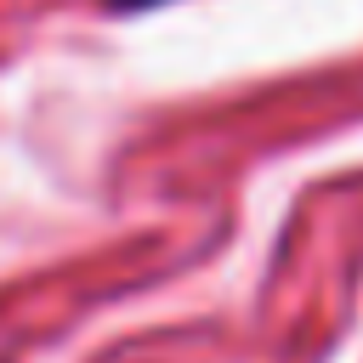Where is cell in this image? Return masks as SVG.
<instances>
[{
    "label": "cell",
    "instance_id": "cell-1",
    "mask_svg": "<svg viewBox=\"0 0 363 363\" xmlns=\"http://www.w3.org/2000/svg\"><path fill=\"white\" fill-rule=\"evenodd\" d=\"M153 6H170V0H102V11H153Z\"/></svg>",
    "mask_w": 363,
    "mask_h": 363
}]
</instances>
